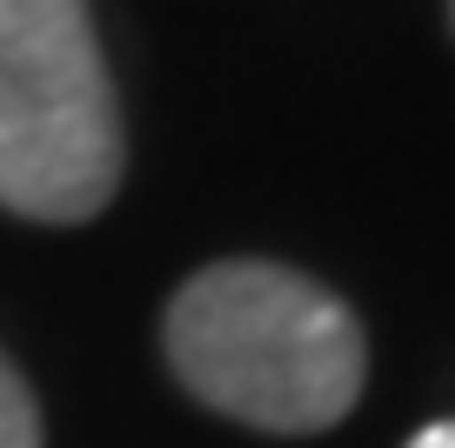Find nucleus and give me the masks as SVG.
<instances>
[{
  "mask_svg": "<svg viewBox=\"0 0 455 448\" xmlns=\"http://www.w3.org/2000/svg\"><path fill=\"white\" fill-rule=\"evenodd\" d=\"M168 362L195 402L275 435L335 428L369 375L355 315L275 261L201 268L168 308Z\"/></svg>",
  "mask_w": 455,
  "mask_h": 448,
  "instance_id": "1",
  "label": "nucleus"
},
{
  "mask_svg": "<svg viewBox=\"0 0 455 448\" xmlns=\"http://www.w3.org/2000/svg\"><path fill=\"white\" fill-rule=\"evenodd\" d=\"M121 188V114L87 0H0V208L87 221Z\"/></svg>",
  "mask_w": 455,
  "mask_h": 448,
  "instance_id": "2",
  "label": "nucleus"
},
{
  "mask_svg": "<svg viewBox=\"0 0 455 448\" xmlns=\"http://www.w3.org/2000/svg\"><path fill=\"white\" fill-rule=\"evenodd\" d=\"M409 448H455V421H435V428H422Z\"/></svg>",
  "mask_w": 455,
  "mask_h": 448,
  "instance_id": "4",
  "label": "nucleus"
},
{
  "mask_svg": "<svg viewBox=\"0 0 455 448\" xmlns=\"http://www.w3.org/2000/svg\"><path fill=\"white\" fill-rule=\"evenodd\" d=\"M0 448H41V408L7 355H0Z\"/></svg>",
  "mask_w": 455,
  "mask_h": 448,
  "instance_id": "3",
  "label": "nucleus"
}]
</instances>
